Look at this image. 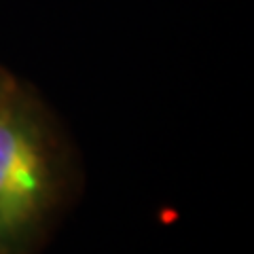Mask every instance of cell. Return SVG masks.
<instances>
[{"label": "cell", "instance_id": "obj_1", "mask_svg": "<svg viewBox=\"0 0 254 254\" xmlns=\"http://www.w3.org/2000/svg\"><path fill=\"white\" fill-rule=\"evenodd\" d=\"M70 161L53 117L0 68V254H36L68 195Z\"/></svg>", "mask_w": 254, "mask_h": 254}]
</instances>
